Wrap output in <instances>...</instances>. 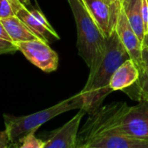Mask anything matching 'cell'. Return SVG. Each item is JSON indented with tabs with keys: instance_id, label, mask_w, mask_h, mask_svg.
<instances>
[{
	"instance_id": "cell-2",
	"label": "cell",
	"mask_w": 148,
	"mask_h": 148,
	"mask_svg": "<svg viewBox=\"0 0 148 148\" xmlns=\"http://www.w3.org/2000/svg\"><path fill=\"white\" fill-rule=\"evenodd\" d=\"M129 58H131L129 53L114 29L106 38V47L100 64L93 71L90 72L86 85L80 92L84 100L81 109L90 114L102 106L105 99L113 92L110 87L112 76Z\"/></svg>"
},
{
	"instance_id": "cell-9",
	"label": "cell",
	"mask_w": 148,
	"mask_h": 148,
	"mask_svg": "<svg viewBox=\"0 0 148 148\" xmlns=\"http://www.w3.org/2000/svg\"><path fill=\"white\" fill-rule=\"evenodd\" d=\"M81 1L105 36L108 38L114 30L109 5L104 0H81Z\"/></svg>"
},
{
	"instance_id": "cell-23",
	"label": "cell",
	"mask_w": 148,
	"mask_h": 148,
	"mask_svg": "<svg viewBox=\"0 0 148 148\" xmlns=\"http://www.w3.org/2000/svg\"><path fill=\"white\" fill-rule=\"evenodd\" d=\"M0 38H3V39H5V40H8V41L12 42V41L11 40L10 37H9L8 33L6 32V31H5V27H4V25H3L1 20H0Z\"/></svg>"
},
{
	"instance_id": "cell-27",
	"label": "cell",
	"mask_w": 148,
	"mask_h": 148,
	"mask_svg": "<svg viewBox=\"0 0 148 148\" xmlns=\"http://www.w3.org/2000/svg\"><path fill=\"white\" fill-rule=\"evenodd\" d=\"M76 148H83V147H82V146H81V145H80L78 143V145L76 146Z\"/></svg>"
},
{
	"instance_id": "cell-26",
	"label": "cell",
	"mask_w": 148,
	"mask_h": 148,
	"mask_svg": "<svg viewBox=\"0 0 148 148\" xmlns=\"http://www.w3.org/2000/svg\"><path fill=\"white\" fill-rule=\"evenodd\" d=\"M20 1L25 5H29L30 4V0H20Z\"/></svg>"
},
{
	"instance_id": "cell-5",
	"label": "cell",
	"mask_w": 148,
	"mask_h": 148,
	"mask_svg": "<svg viewBox=\"0 0 148 148\" xmlns=\"http://www.w3.org/2000/svg\"><path fill=\"white\" fill-rule=\"evenodd\" d=\"M18 49L35 66L45 72L57 70L58 65V54L41 39L16 43Z\"/></svg>"
},
{
	"instance_id": "cell-19",
	"label": "cell",
	"mask_w": 148,
	"mask_h": 148,
	"mask_svg": "<svg viewBox=\"0 0 148 148\" xmlns=\"http://www.w3.org/2000/svg\"><path fill=\"white\" fill-rule=\"evenodd\" d=\"M104 1L109 5L110 9H111V12H112V25L113 27L115 28V24L117 21V18L119 12V10L121 9V7L119 6L118 0H104Z\"/></svg>"
},
{
	"instance_id": "cell-20",
	"label": "cell",
	"mask_w": 148,
	"mask_h": 148,
	"mask_svg": "<svg viewBox=\"0 0 148 148\" xmlns=\"http://www.w3.org/2000/svg\"><path fill=\"white\" fill-rule=\"evenodd\" d=\"M142 18L145 35V33L148 32V0H142Z\"/></svg>"
},
{
	"instance_id": "cell-17",
	"label": "cell",
	"mask_w": 148,
	"mask_h": 148,
	"mask_svg": "<svg viewBox=\"0 0 148 148\" xmlns=\"http://www.w3.org/2000/svg\"><path fill=\"white\" fill-rule=\"evenodd\" d=\"M32 12V13L38 19V21L47 29V31L50 32V34L53 37V38H57V39H59V36L58 35V33L55 32V30L52 28V26L50 25V23L48 22V20L45 18V15L40 12V11H38V10H32L31 11Z\"/></svg>"
},
{
	"instance_id": "cell-16",
	"label": "cell",
	"mask_w": 148,
	"mask_h": 148,
	"mask_svg": "<svg viewBox=\"0 0 148 148\" xmlns=\"http://www.w3.org/2000/svg\"><path fill=\"white\" fill-rule=\"evenodd\" d=\"M21 4L20 0H0V19L15 16Z\"/></svg>"
},
{
	"instance_id": "cell-1",
	"label": "cell",
	"mask_w": 148,
	"mask_h": 148,
	"mask_svg": "<svg viewBox=\"0 0 148 148\" xmlns=\"http://www.w3.org/2000/svg\"><path fill=\"white\" fill-rule=\"evenodd\" d=\"M88 115L79 132L78 143L80 145L103 133L148 140V100H140L133 106L125 102H115L101 106Z\"/></svg>"
},
{
	"instance_id": "cell-24",
	"label": "cell",
	"mask_w": 148,
	"mask_h": 148,
	"mask_svg": "<svg viewBox=\"0 0 148 148\" xmlns=\"http://www.w3.org/2000/svg\"><path fill=\"white\" fill-rule=\"evenodd\" d=\"M142 46H148V32L145 33L143 42H142Z\"/></svg>"
},
{
	"instance_id": "cell-22",
	"label": "cell",
	"mask_w": 148,
	"mask_h": 148,
	"mask_svg": "<svg viewBox=\"0 0 148 148\" xmlns=\"http://www.w3.org/2000/svg\"><path fill=\"white\" fill-rule=\"evenodd\" d=\"M142 64L148 70V46H142Z\"/></svg>"
},
{
	"instance_id": "cell-4",
	"label": "cell",
	"mask_w": 148,
	"mask_h": 148,
	"mask_svg": "<svg viewBox=\"0 0 148 148\" xmlns=\"http://www.w3.org/2000/svg\"><path fill=\"white\" fill-rule=\"evenodd\" d=\"M83 104V97L79 92L55 106L29 115L17 117L14 115L4 114L5 131L8 134L11 144H17L23 136L31 132H36L42 125L62 113L76 109H81Z\"/></svg>"
},
{
	"instance_id": "cell-15",
	"label": "cell",
	"mask_w": 148,
	"mask_h": 148,
	"mask_svg": "<svg viewBox=\"0 0 148 148\" xmlns=\"http://www.w3.org/2000/svg\"><path fill=\"white\" fill-rule=\"evenodd\" d=\"M36 132H31L25 136H23L18 143L20 145H13L16 148H44L46 143V140L38 138L35 135Z\"/></svg>"
},
{
	"instance_id": "cell-14",
	"label": "cell",
	"mask_w": 148,
	"mask_h": 148,
	"mask_svg": "<svg viewBox=\"0 0 148 148\" xmlns=\"http://www.w3.org/2000/svg\"><path fill=\"white\" fill-rule=\"evenodd\" d=\"M139 78L130 87L123 90L132 99L140 101L148 100V70L143 65L138 66Z\"/></svg>"
},
{
	"instance_id": "cell-3",
	"label": "cell",
	"mask_w": 148,
	"mask_h": 148,
	"mask_svg": "<svg viewBox=\"0 0 148 148\" xmlns=\"http://www.w3.org/2000/svg\"><path fill=\"white\" fill-rule=\"evenodd\" d=\"M75 19L79 56L93 71L100 64L106 47V37L87 12L81 0H67Z\"/></svg>"
},
{
	"instance_id": "cell-10",
	"label": "cell",
	"mask_w": 148,
	"mask_h": 148,
	"mask_svg": "<svg viewBox=\"0 0 148 148\" xmlns=\"http://www.w3.org/2000/svg\"><path fill=\"white\" fill-rule=\"evenodd\" d=\"M139 78V69L132 58L125 60L113 73L110 87L114 91H123L132 86Z\"/></svg>"
},
{
	"instance_id": "cell-8",
	"label": "cell",
	"mask_w": 148,
	"mask_h": 148,
	"mask_svg": "<svg viewBox=\"0 0 148 148\" xmlns=\"http://www.w3.org/2000/svg\"><path fill=\"white\" fill-rule=\"evenodd\" d=\"M80 145L83 148H148V140L120 134L103 133Z\"/></svg>"
},
{
	"instance_id": "cell-28",
	"label": "cell",
	"mask_w": 148,
	"mask_h": 148,
	"mask_svg": "<svg viewBox=\"0 0 148 148\" xmlns=\"http://www.w3.org/2000/svg\"><path fill=\"white\" fill-rule=\"evenodd\" d=\"M11 148H16V147H15V146L13 145V146H12V147H11Z\"/></svg>"
},
{
	"instance_id": "cell-11",
	"label": "cell",
	"mask_w": 148,
	"mask_h": 148,
	"mask_svg": "<svg viewBox=\"0 0 148 148\" xmlns=\"http://www.w3.org/2000/svg\"><path fill=\"white\" fill-rule=\"evenodd\" d=\"M0 20L11 40L15 44L18 42L39 39L38 37L16 15Z\"/></svg>"
},
{
	"instance_id": "cell-7",
	"label": "cell",
	"mask_w": 148,
	"mask_h": 148,
	"mask_svg": "<svg viewBox=\"0 0 148 148\" xmlns=\"http://www.w3.org/2000/svg\"><path fill=\"white\" fill-rule=\"evenodd\" d=\"M114 29L116 30L123 45L128 51L130 58L138 67L142 64V43L134 30L132 28L123 6L119 10Z\"/></svg>"
},
{
	"instance_id": "cell-6",
	"label": "cell",
	"mask_w": 148,
	"mask_h": 148,
	"mask_svg": "<svg viewBox=\"0 0 148 148\" xmlns=\"http://www.w3.org/2000/svg\"><path fill=\"white\" fill-rule=\"evenodd\" d=\"M86 111L79 109V112L62 126L50 133L44 148H76L79 125Z\"/></svg>"
},
{
	"instance_id": "cell-25",
	"label": "cell",
	"mask_w": 148,
	"mask_h": 148,
	"mask_svg": "<svg viewBox=\"0 0 148 148\" xmlns=\"http://www.w3.org/2000/svg\"><path fill=\"white\" fill-rule=\"evenodd\" d=\"M125 1V0H118V3H119V6H120V7H122V6H123V5H124Z\"/></svg>"
},
{
	"instance_id": "cell-12",
	"label": "cell",
	"mask_w": 148,
	"mask_h": 148,
	"mask_svg": "<svg viewBox=\"0 0 148 148\" xmlns=\"http://www.w3.org/2000/svg\"><path fill=\"white\" fill-rule=\"evenodd\" d=\"M123 7L132 28L142 43L145 37V27L142 18V0H125Z\"/></svg>"
},
{
	"instance_id": "cell-13",
	"label": "cell",
	"mask_w": 148,
	"mask_h": 148,
	"mask_svg": "<svg viewBox=\"0 0 148 148\" xmlns=\"http://www.w3.org/2000/svg\"><path fill=\"white\" fill-rule=\"evenodd\" d=\"M16 16H18L38 37L39 39L48 43V35L51 36L47 29L38 21V19L29 11L24 4H21L16 11Z\"/></svg>"
},
{
	"instance_id": "cell-18",
	"label": "cell",
	"mask_w": 148,
	"mask_h": 148,
	"mask_svg": "<svg viewBox=\"0 0 148 148\" xmlns=\"http://www.w3.org/2000/svg\"><path fill=\"white\" fill-rule=\"evenodd\" d=\"M17 51H18V49L15 43L0 38V55L7 54V53H14Z\"/></svg>"
},
{
	"instance_id": "cell-21",
	"label": "cell",
	"mask_w": 148,
	"mask_h": 148,
	"mask_svg": "<svg viewBox=\"0 0 148 148\" xmlns=\"http://www.w3.org/2000/svg\"><path fill=\"white\" fill-rule=\"evenodd\" d=\"M11 142L5 130L0 132V148H11Z\"/></svg>"
}]
</instances>
